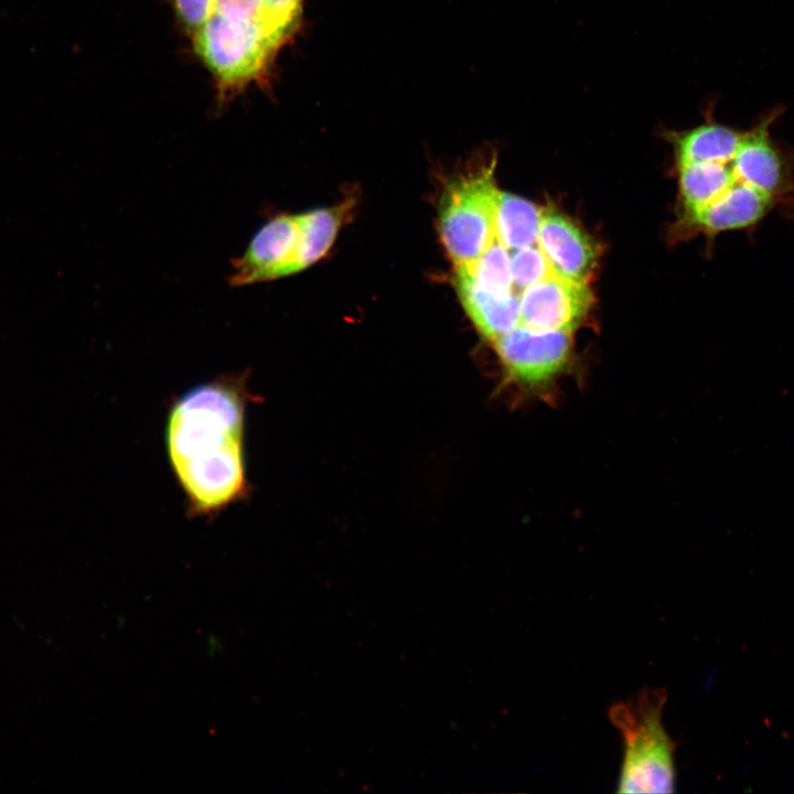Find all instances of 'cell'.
I'll list each match as a JSON object with an SVG mask.
<instances>
[{
  "mask_svg": "<svg viewBox=\"0 0 794 794\" xmlns=\"http://www.w3.org/2000/svg\"><path fill=\"white\" fill-rule=\"evenodd\" d=\"M593 294L587 282L555 273L518 293L519 324L572 333L589 314Z\"/></svg>",
  "mask_w": 794,
  "mask_h": 794,
  "instance_id": "cell-7",
  "label": "cell"
},
{
  "mask_svg": "<svg viewBox=\"0 0 794 794\" xmlns=\"http://www.w3.org/2000/svg\"><path fill=\"white\" fill-rule=\"evenodd\" d=\"M783 107L742 129L726 159L679 164V187L691 222L706 234L754 230L772 212L794 216V149L771 132Z\"/></svg>",
  "mask_w": 794,
  "mask_h": 794,
  "instance_id": "cell-2",
  "label": "cell"
},
{
  "mask_svg": "<svg viewBox=\"0 0 794 794\" xmlns=\"http://www.w3.org/2000/svg\"><path fill=\"white\" fill-rule=\"evenodd\" d=\"M249 371L217 375L170 405L164 442L168 461L192 517L210 519L251 492L245 452V418L257 400Z\"/></svg>",
  "mask_w": 794,
  "mask_h": 794,
  "instance_id": "cell-1",
  "label": "cell"
},
{
  "mask_svg": "<svg viewBox=\"0 0 794 794\" xmlns=\"http://www.w3.org/2000/svg\"><path fill=\"white\" fill-rule=\"evenodd\" d=\"M298 215L282 214L262 225L233 264L229 283L244 286L296 273Z\"/></svg>",
  "mask_w": 794,
  "mask_h": 794,
  "instance_id": "cell-8",
  "label": "cell"
},
{
  "mask_svg": "<svg viewBox=\"0 0 794 794\" xmlns=\"http://www.w3.org/2000/svg\"><path fill=\"white\" fill-rule=\"evenodd\" d=\"M741 133L742 129L709 119L677 137L679 164L723 160L734 151Z\"/></svg>",
  "mask_w": 794,
  "mask_h": 794,
  "instance_id": "cell-13",
  "label": "cell"
},
{
  "mask_svg": "<svg viewBox=\"0 0 794 794\" xmlns=\"http://www.w3.org/2000/svg\"><path fill=\"white\" fill-rule=\"evenodd\" d=\"M667 693L645 688L609 709L623 741L620 793H670L675 786V743L663 723Z\"/></svg>",
  "mask_w": 794,
  "mask_h": 794,
  "instance_id": "cell-3",
  "label": "cell"
},
{
  "mask_svg": "<svg viewBox=\"0 0 794 794\" xmlns=\"http://www.w3.org/2000/svg\"><path fill=\"white\" fill-rule=\"evenodd\" d=\"M571 335L518 324L492 344L505 379L529 397L545 398L570 369Z\"/></svg>",
  "mask_w": 794,
  "mask_h": 794,
  "instance_id": "cell-6",
  "label": "cell"
},
{
  "mask_svg": "<svg viewBox=\"0 0 794 794\" xmlns=\"http://www.w3.org/2000/svg\"><path fill=\"white\" fill-rule=\"evenodd\" d=\"M537 245L555 275L588 283L597 266L598 247L567 216L544 208Z\"/></svg>",
  "mask_w": 794,
  "mask_h": 794,
  "instance_id": "cell-9",
  "label": "cell"
},
{
  "mask_svg": "<svg viewBox=\"0 0 794 794\" xmlns=\"http://www.w3.org/2000/svg\"><path fill=\"white\" fill-rule=\"evenodd\" d=\"M509 264L513 289L517 294L554 273L537 244L512 250Z\"/></svg>",
  "mask_w": 794,
  "mask_h": 794,
  "instance_id": "cell-15",
  "label": "cell"
},
{
  "mask_svg": "<svg viewBox=\"0 0 794 794\" xmlns=\"http://www.w3.org/2000/svg\"><path fill=\"white\" fill-rule=\"evenodd\" d=\"M494 167L455 178L439 204V232L455 267L475 261L496 239L495 212L500 190Z\"/></svg>",
  "mask_w": 794,
  "mask_h": 794,
  "instance_id": "cell-4",
  "label": "cell"
},
{
  "mask_svg": "<svg viewBox=\"0 0 794 794\" xmlns=\"http://www.w3.org/2000/svg\"><path fill=\"white\" fill-rule=\"evenodd\" d=\"M543 208L515 194L501 192L495 212L496 239L508 250L537 244Z\"/></svg>",
  "mask_w": 794,
  "mask_h": 794,
  "instance_id": "cell-12",
  "label": "cell"
},
{
  "mask_svg": "<svg viewBox=\"0 0 794 794\" xmlns=\"http://www.w3.org/2000/svg\"><path fill=\"white\" fill-rule=\"evenodd\" d=\"M351 205L352 202L347 201L336 206L298 214L299 247L294 265L296 273L326 254Z\"/></svg>",
  "mask_w": 794,
  "mask_h": 794,
  "instance_id": "cell-11",
  "label": "cell"
},
{
  "mask_svg": "<svg viewBox=\"0 0 794 794\" xmlns=\"http://www.w3.org/2000/svg\"><path fill=\"white\" fill-rule=\"evenodd\" d=\"M183 24L193 33L198 31L213 13L214 0H173Z\"/></svg>",
  "mask_w": 794,
  "mask_h": 794,
  "instance_id": "cell-17",
  "label": "cell"
},
{
  "mask_svg": "<svg viewBox=\"0 0 794 794\" xmlns=\"http://www.w3.org/2000/svg\"><path fill=\"white\" fill-rule=\"evenodd\" d=\"M213 14L234 19L255 20L265 24L281 42H285L287 39L269 20L265 0H214L212 15Z\"/></svg>",
  "mask_w": 794,
  "mask_h": 794,
  "instance_id": "cell-16",
  "label": "cell"
},
{
  "mask_svg": "<svg viewBox=\"0 0 794 794\" xmlns=\"http://www.w3.org/2000/svg\"><path fill=\"white\" fill-rule=\"evenodd\" d=\"M455 268L464 269L472 280L486 291L496 294L514 291L509 253L497 239L475 261Z\"/></svg>",
  "mask_w": 794,
  "mask_h": 794,
  "instance_id": "cell-14",
  "label": "cell"
},
{
  "mask_svg": "<svg viewBox=\"0 0 794 794\" xmlns=\"http://www.w3.org/2000/svg\"><path fill=\"white\" fill-rule=\"evenodd\" d=\"M282 42L255 20L211 15L194 33V47L221 88L234 89L258 77Z\"/></svg>",
  "mask_w": 794,
  "mask_h": 794,
  "instance_id": "cell-5",
  "label": "cell"
},
{
  "mask_svg": "<svg viewBox=\"0 0 794 794\" xmlns=\"http://www.w3.org/2000/svg\"><path fill=\"white\" fill-rule=\"evenodd\" d=\"M460 301L479 333L490 342L519 324L518 294H496L480 288L462 268L455 270Z\"/></svg>",
  "mask_w": 794,
  "mask_h": 794,
  "instance_id": "cell-10",
  "label": "cell"
}]
</instances>
